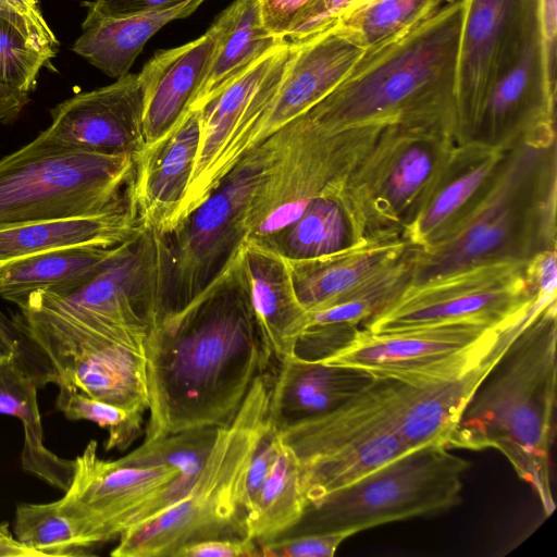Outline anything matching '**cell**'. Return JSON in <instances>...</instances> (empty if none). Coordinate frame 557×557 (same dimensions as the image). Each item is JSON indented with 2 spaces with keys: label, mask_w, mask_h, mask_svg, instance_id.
Segmentation results:
<instances>
[{
  "label": "cell",
  "mask_w": 557,
  "mask_h": 557,
  "mask_svg": "<svg viewBox=\"0 0 557 557\" xmlns=\"http://www.w3.org/2000/svg\"><path fill=\"white\" fill-rule=\"evenodd\" d=\"M270 385L258 374L230 423L220 426L194 484L178 502L120 537L113 557H175L191 544L245 537L249 462L270 429Z\"/></svg>",
  "instance_id": "5b68a950"
},
{
  "label": "cell",
  "mask_w": 557,
  "mask_h": 557,
  "mask_svg": "<svg viewBox=\"0 0 557 557\" xmlns=\"http://www.w3.org/2000/svg\"><path fill=\"white\" fill-rule=\"evenodd\" d=\"M278 363L268 407L269 424L276 432L336 409L374 379L361 369L327 364L297 354Z\"/></svg>",
  "instance_id": "d4e9b609"
},
{
  "label": "cell",
  "mask_w": 557,
  "mask_h": 557,
  "mask_svg": "<svg viewBox=\"0 0 557 557\" xmlns=\"http://www.w3.org/2000/svg\"><path fill=\"white\" fill-rule=\"evenodd\" d=\"M556 297L541 305L466 405L446 447L495 448L539 496L546 516L552 488L557 392Z\"/></svg>",
  "instance_id": "3957f363"
},
{
  "label": "cell",
  "mask_w": 557,
  "mask_h": 557,
  "mask_svg": "<svg viewBox=\"0 0 557 557\" xmlns=\"http://www.w3.org/2000/svg\"><path fill=\"white\" fill-rule=\"evenodd\" d=\"M528 263L494 261L409 284L363 329L379 333L458 321L504 325L527 312L542 295L556 292L532 286Z\"/></svg>",
  "instance_id": "7c38bea8"
},
{
  "label": "cell",
  "mask_w": 557,
  "mask_h": 557,
  "mask_svg": "<svg viewBox=\"0 0 557 557\" xmlns=\"http://www.w3.org/2000/svg\"><path fill=\"white\" fill-rule=\"evenodd\" d=\"M14 534L25 545L45 556L90 554L72 520L61 510L59 499L44 504H20L15 509Z\"/></svg>",
  "instance_id": "e575fe53"
},
{
  "label": "cell",
  "mask_w": 557,
  "mask_h": 557,
  "mask_svg": "<svg viewBox=\"0 0 557 557\" xmlns=\"http://www.w3.org/2000/svg\"><path fill=\"white\" fill-rule=\"evenodd\" d=\"M505 350L457 377L407 382L374 376L372 386L410 449L433 443L446 447L469 399Z\"/></svg>",
  "instance_id": "d6986e66"
},
{
  "label": "cell",
  "mask_w": 557,
  "mask_h": 557,
  "mask_svg": "<svg viewBox=\"0 0 557 557\" xmlns=\"http://www.w3.org/2000/svg\"><path fill=\"white\" fill-rule=\"evenodd\" d=\"M133 206L98 215L33 222L0 230V269L38 253L76 246L111 247L143 228Z\"/></svg>",
  "instance_id": "f1b7e54d"
},
{
  "label": "cell",
  "mask_w": 557,
  "mask_h": 557,
  "mask_svg": "<svg viewBox=\"0 0 557 557\" xmlns=\"http://www.w3.org/2000/svg\"><path fill=\"white\" fill-rule=\"evenodd\" d=\"M307 506L298 461L282 443L270 474L246 511L247 536L257 543L280 536L301 520Z\"/></svg>",
  "instance_id": "4dcf8cb0"
},
{
  "label": "cell",
  "mask_w": 557,
  "mask_h": 557,
  "mask_svg": "<svg viewBox=\"0 0 557 557\" xmlns=\"http://www.w3.org/2000/svg\"><path fill=\"white\" fill-rule=\"evenodd\" d=\"M0 557H44V555L14 536L9 523L4 521L0 523Z\"/></svg>",
  "instance_id": "c3c4849f"
},
{
  "label": "cell",
  "mask_w": 557,
  "mask_h": 557,
  "mask_svg": "<svg viewBox=\"0 0 557 557\" xmlns=\"http://www.w3.org/2000/svg\"><path fill=\"white\" fill-rule=\"evenodd\" d=\"M539 0H466L456 69V141L472 140L485 99L539 27Z\"/></svg>",
  "instance_id": "5bb4252c"
},
{
  "label": "cell",
  "mask_w": 557,
  "mask_h": 557,
  "mask_svg": "<svg viewBox=\"0 0 557 557\" xmlns=\"http://www.w3.org/2000/svg\"><path fill=\"white\" fill-rule=\"evenodd\" d=\"M41 53L10 20L0 14V84L29 96L37 86L39 72L51 66Z\"/></svg>",
  "instance_id": "74e56055"
},
{
  "label": "cell",
  "mask_w": 557,
  "mask_h": 557,
  "mask_svg": "<svg viewBox=\"0 0 557 557\" xmlns=\"http://www.w3.org/2000/svg\"><path fill=\"white\" fill-rule=\"evenodd\" d=\"M465 10L466 0L440 1L367 46L342 81L292 123L323 132L443 126L455 134Z\"/></svg>",
  "instance_id": "7a4b0ae2"
},
{
  "label": "cell",
  "mask_w": 557,
  "mask_h": 557,
  "mask_svg": "<svg viewBox=\"0 0 557 557\" xmlns=\"http://www.w3.org/2000/svg\"><path fill=\"white\" fill-rule=\"evenodd\" d=\"M528 317L499 326L458 321L379 333L357 329L318 360L407 382L453 379L505 350Z\"/></svg>",
  "instance_id": "8fae6325"
},
{
  "label": "cell",
  "mask_w": 557,
  "mask_h": 557,
  "mask_svg": "<svg viewBox=\"0 0 557 557\" xmlns=\"http://www.w3.org/2000/svg\"><path fill=\"white\" fill-rule=\"evenodd\" d=\"M206 0H188L162 12L82 24L72 50L110 77L127 73L147 41L168 23L193 14Z\"/></svg>",
  "instance_id": "f546056e"
},
{
  "label": "cell",
  "mask_w": 557,
  "mask_h": 557,
  "mask_svg": "<svg viewBox=\"0 0 557 557\" xmlns=\"http://www.w3.org/2000/svg\"><path fill=\"white\" fill-rule=\"evenodd\" d=\"M26 357L14 354L0 361V413L15 417L22 423V468L65 492L72 480L74 459L59 457L44 443L37 388L49 383V379L42 372L28 367Z\"/></svg>",
  "instance_id": "83f0119b"
},
{
  "label": "cell",
  "mask_w": 557,
  "mask_h": 557,
  "mask_svg": "<svg viewBox=\"0 0 557 557\" xmlns=\"http://www.w3.org/2000/svg\"><path fill=\"white\" fill-rule=\"evenodd\" d=\"M0 14L13 22L28 40L50 60L59 41L45 20L38 0H0Z\"/></svg>",
  "instance_id": "ab89813d"
},
{
  "label": "cell",
  "mask_w": 557,
  "mask_h": 557,
  "mask_svg": "<svg viewBox=\"0 0 557 557\" xmlns=\"http://www.w3.org/2000/svg\"><path fill=\"white\" fill-rule=\"evenodd\" d=\"M441 444L412 448L352 483L308 505L294 533L348 536L388 522L457 505L470 463ZM288 532V531H287Z\"/></svg>",
  "instance_id": "ba28073f"
},
{
  "label": "cell",
  "mask_w": 557,
  "mask_h": 557,
  "mask_svg": "<svg viewBox=\"0 0 557 557\" xmlns=\"http://www.w3.org/2000/svg\"><path fill=\"white\" fill-rule=\"evenodd\" d=\"M230 7V21L218 45L208 76L190 110L200 109L240 70L285 39L271 35L264 28L259 0H234Z\"/></svg>",
  "instance_id": "1f68e13d"
},
{
  "label": "cell",
  "mask_w": 557,
  "mask_h": 557,
  "mask_svg": "<svg viewBox=\"0 0 557 557\" xmlns=\"http://www.w3.org/2000/svg\"><path fill=\"white\" fill-rule=\"evenodd\" d=\"M264 174L261 162L238 164L174 230L177 239L170 262L172 301L164 314L185 307L208 286L215 265L243 231Z\"/></svg>",
  "instance_id": "9a60e30c"
},
{
  "label": "cell",
  "mask_w": 557,
  "mask_h": 557,
  "mask_svg": "<svg viewBox=\"0 0 557 557\" xmlns=\"http://www.w3.org/2000/svg\"><path fill=\"white\" fill-rule=\"evenodd\" d=\"M297 47L298 41L281 40L240 70L199 109L200 145L186 196L205 176L220 150L235 140L258 115Z\"/></svg>",
  "instance_id": "44dd1931"
},
{
  "label": "cell",
  "mask_w": 557,
  "mask_h": 557,
  "mask_svg": "<svg viewBox=\"0 0 557 557\" xmlns=\"http://www.w3.org/2000/svg\"><path fill=\"white\" fill-rule=\"evenodd\" d=\"M555 103L556 87L546 74L537 27L517 62L491 88L471 141L507 146L554 125Z\"/></svg>",
  "instance_id": "ffe728a7"
},
{
  "label": "cell",
  "mask_w": 557,
  "mask_h": 557,
  "mask_svg": "<svg viewBox=\"0 0 557 557\" xmlns=\"http://www.w3.org/2000/svg\"><path fill=\"white\" fill-rule=\"evenodd\" d=\"M443 0H373L348 10L339 22L370 46L408 25Z\"/></svg>",
  "instance_id": "8d00e7d4"
},
{
  "label": "cell",
  "mask_w": 557,
  "mask_h": 557,
  "mask_svg": "<svg viewBox=\"0 0 557 557\" xmlns=\"http://www.w3.org/2000/svg\"><path fill=\"white\" fill-rule=\"evenodd\" d=\"M412 247L400 236L377 237L361 239L329 256L287 260L297 297L311 312L397 262Z\"/></svg>",
  "instance_id": "484cf974"
},
{
  "label": "cell",
  "mask_w": 557,
  "mask_h": 557,
  "mask_svg": "<svg viewBox=\"0 0 557 557\" xmlns=\"http://www.w3.org/2000/svg\"><path fill=\"white\" fill-rule=\"evenodd\" d=\"M136 163L128 153L34 139L0 159V230L131 207Z\"/></svg>",
  "instance_id": "8992f818"
},
{
  "label": "cell",
  "mask_w": 557,
  "mask_h": 557,
  "mask_svg": "<svg viewBox=\"0 0 557 557\" xmlns=\"http://www.w3.org/2000/svg\"><path fill=\"white\" fill-rule=\"evenodd\" d=\"M284 235V248L280 251L295 260L329 256L357 243L343 203L330 191L312 198Z\"/></svg>",
  "instance_id": "836d02e7"
},
{
  "label": "cell",
  "mask_w": 557,
  "mask_h": 557,
  "mask_svg": "<svg viewBox=\"0 0 557 557\" xmlns=\"http://www.w3.org/2000/svg\"><path fill=\"white\" fill-rule=\"evenodd\" d=\"M537 18L546 74L556 87L557 0H539Z\"/></svg>",
  "instance_id": "bcb514c9"
},
{
  "label": "cell",
  "mask_w": 557,
  "mask_h": 557,
  "mask_svg": "<svg viewBox=\"0 0 557 557\" xmlns=\"http://www.w3.org/2000/svg\"><path fill=\"white\" fill-rule=\"evenodd\" d=\"M230 17L228 5L203 35L157 51L139 72L145 88L144 152L166 137L190 111Z\"/></svg>",
  "instance_id": "e0dca14e"
},
{
  "label": "cell",
  "mask_w": 557,
  "mask_h": 557,
  "mask_svg": "<svg viewBox=\"0 0 557 557\" xmlns=\"http://www.w3.org/2000/svg\"><path fill=\"white\" fill-rule=\"evenodd\" d=\"M140 232L111 247H66L13 261L0 269V298L18 307L36 292L71 295L124 255Z\"/></svg>",
  "instance_id": "4316f807"
},
{
  "label": "cell",
  "mask_w": 557,
  "mask_h": 557,
  "mask_svg": "<svg viewBox=\"0 0 557 557\" xmlns=\"http://www.w3.org/2000/svg\"><path fill=\"white\" fill-rule=\"evenodd\" d=\"M205 461L176 466L136 448L119 459L106 460L98 455L97 441L91 440L74 459L72 480L59 499L60 507L91 550L178 502Z\"/></svg>",
  "instance_id": "9c48e42d"
},
{
  "label": "cell",
  "mask_w": 557,
  "mask_h": 557,
  "mask_svg": "<svg viewBox=\"0 0 557 557\" xmlns=\"http://www.w3.org/2000/svg\"><path fill=\"white\" fill-rule=\"evenodd\" d=\"M555 125L507 146L494 178L440 240L416 249L412 280H430L494 261H530L556 249Z\"/></svg>",
  "instance_id": "277c9868"
},
{
  "label": "cell",
  "mask_w": 557,
  "mask_h": 557,
  "mask_svg": "<svg viewBox=\"0 0 557 557\" xmlns=\"http://www.w3.org/2000/svg\"><path fill=\"white\" fill-rule=\"evenodd\" d=\"M49 369L54 384L144 414L149 408L145 357L113 343L74 345L59 351Z\"/></svg>",
  "instance_id": "cb8c5ba5"
},
{
  "label": "cell",
  "mask_w": 557,
  "mask_h": 557,
  "mask_svg": "<svg viewBox=\"0 0 557 557\" xmlns=\"http://www.w3.org/2000/svg\"><path fill=\"white\" fill-rule=\"evenodd\" d=\"M295 455L308 505L410 450L372 382L336 409L278 432Z\"/></svg>",
  "instance_id": "30bf717a"
},
{
  "label": "cell",
  "mask_w": 557,
  "mask_h": 557,
  "mask_svg": "<svg viewBox=\"0 0 557 557\" xmlns=\"http://www.w3.org/2000/svg\"><path fill=\"white\" fill-rule=\"evenodd\" d=\"M218 283L165 313L147 336L144 443L232 421L271 357L231 259Z\"/></svg>",
  "instance_id": "6da1fadb"
},
{
  "label": "cell",
  "mask_w": 557,
  "mask_h": 557,
  "mask_svg": "<svg viewBox=\"0 0 557 557\" xmlns=\"http://www.w3.org/2000/svg\"><path fill=\"white\" fill-rule=\"evenodd\" d=\"M507 146L457 144L401 237L418 249L444 237L483 195L502 164Z\"/></svg>",
  "instance_id": "603a6c76"
},
{
  "label": "cell",
  "mask_w": 557,
  "mask_h": 557,
  "mask_svg": "<svg viewBox=\"0 0 557 557\" xmlns=\"http://www.w3.org/2000/svg\"><path fill=\"white\" fill-rule=\"evenodd\" d=\"M278 432L271 426L259 442L249 462L246 476L245 510L250 507L256 495L270 474L281 449Z\"/></svg>",
  "instance_id": "7bdbcfd3"
},
{
  "label": "cell",
  "mask_w": 557,
  "mask_h": 557,
  "mask_svg": "<svg viewBox=\"0 0 557 557\" xmlns=\"http://www.w3.org/2000/svg\"><path fill=\"white\" fill-rule=\"evenodd\" d=\"M234 265L269 356L281 362L296 354L308 311L297 297L287 258L274 245L246 237Z\"/></svg>",
  "instance_id": "ac0fdd59"
},
{
  "label": "cell",
  "mask_w": 557,
  "mask_h": 557,
  "mask_svg": "<svg viewBox=\"0 0 557 557\" xmlns=\"http://www.w3.org/2000/svg\"><path fill=\"white\" fill-rule=\"evenodd\" d=\"M322 0H259L264 28L277 38H288Z\"/></svg>",
  "instance_id": "60d3db41"
},
{
  "label": "cell",
  "mask_w": 557,
  "mask_h": 557,
  "mask_svg": "<svg viewBox=\"0 0 557 557\" xmlns=\"http://www.w3.org/2000/svg\"><path fill=\"white\" fill-rule=\"evenodd\" d=\"M359 37L339 21L298 47L273 92L249 126L225 147L191 191L203 201L257 144L276 135L327 95L364 51Z\"/></svg>",
  "instance_id": "4fadbf2b"
},
{
  "label": "cell",
  "mask_w": 557,
  "mask_h": 557,
  "mask_svg": "<svg viewBox=\"0 0 557 557\" xmlns=\"http://www.w3.org/2000/svg\"><path fill=\"white\" fill-rule=\"evenodd\" d=\"M370 1H373V0H359V1H357V2H356V3H355L350 9L356 8V7H358V5H361V4H363V3L370 2ZM350 9H349V10H350ZM347 11H348V10H347ZM347 11H346V12H347ZM346 12H345V13H346ZM343 15H344V14H343Z\"/></svg>",
  "instance_id": "816d5d0a"
},
{
  "label": "cell",
  "mask_w": 557,
  "mask_h": 557,
  "mask_svg": "<svg viewBox=\"0 0 557 557\" xmlns=\"http://www.w3.org/2000/svg\"><path fill=\"white\" fill-rule=\"evenodd\" d=\"M0 343L15 354H22L25 349L26 339L16 327L13 320L9 319L0 310Z\"/></svg>",
  "instance_id": "681fc988"
},
{
  "label": "cell",
  "mask_w": 557,
  "mask_h": 557,
  "mask_svg": "<svg viewBox=\"0 0 557 557\" xmlns=\"http://www.w3.org/2000/svg\"><path fill=\"white\" fill-rule=\"evenodd\" d=\"M28 100L29 96L0 84V123L9 124L16 120Z\"/></svg>",
  "instance_id": "7dc6e473"
},
{
  "label": "cell",
  "mask_w": 557,
  "mask_h": 557,
  "mask_svg": "<svg viewBox=\"0 0 557 557\" xmlns=\"http://www.w3.org/2000/svg\"><path fill=\"white\" fill-rule=\"evenodd\" d=\"M416 247L397 262L344 293L326 307L308 312V327L363 324L393 304L411 283Z\"/></svg>",
  "instance_id": "d6a6232c"
},
{
  "label": "cell",
  "mask_w": 557,
  "mask_h": 557,
  "mask_svg": "<svg viewBox=\"0 0 557 557\" xmlns=\"http://www.w3.org/2000/svg\"><path fill=\"white\" fill-rule=\"evenodd\" d=\"M188 0H92L83 4L87 13L83 24L103 18H119L145 13L162 12Z\"/></svg>",
  "instance_id": "b9f144b4"
},
{
  "label": "cell",
  "mask_w": 557,
  "mask_h": 557,
  "mask_svg": "<svg viewBox=\"0 0 557 557\" xmlns=\"http://www.w3.org/2000/svg\"><path fill=\"white\" fill-rule=\"evenodd\" d=\"M145 88L139 73H127L110 85L76 94L50 111L40 143L107 153L145 150Z\"/></svg>",
  "instance_id": "2e32d148"
},
{
  "label": "cell",
  "mask_w": 557,
  "mask_h": 557,
  "mask_svg": "<svg viewBox=\"0 0 557 557\" xmlns=\"http://www.w3.org/2000/svg\"><path fill=\"white\" fill-rule=\"evenodd\" d=\"M57 408L70 420H85L108 431L104 450L127 449L143 433V416L95 399L66 384H58Z\"/></svg>",
  "instance_id": "d590c367"
},
{
  "label": "cell",
  "mask_w": 557,
  "mask_h": 557,
  "mask_svg": "<svg viewBox=\"0 0 557 557\" xmlns=\"http://www.w3.org/2000/svg\"><path fill=\"white\" fill-rule=\"evenodd\" d=\"M261 556L258 543L248 537L216 539L191 544L175 557H257Z\"/></svg>",
  "instance_id": "ee69618b"
},
{
  "label": "cell",
  "mask_w": 557,
  "mask_h": 557,
  "mask_svg": "<svg viewBox=\"0 0 557 557\" xmlns=\"http://www.w3.org/2000/svg\"><path fill=\"white\" fill-rule=\"evenodd\" d=\"M456 145L448 127L384 129L329 189L343 203L356 240L401 237Z\"/></svg>",
  "instance_id": "52a82bcc"
},
{
  "label": "cell",
  "mask_w": 557,
  "mask_h": 557,
  "mask_svg": "<svg viewBox=\"0 0 557 557\" xmlns=\"http://www.w3.org/2000/svg\"><path fill=\"white\" fill-rule=\"evenodd\" d=\"M200 137V110H190L166 137L137 160L132 200L143 228L162 236L174 231L195 169Z\"/></svg>",
  "instance_id": "7402d4cb"
},
{
  "label": "cell",
  "mask_w": 557,
  "mask_h": 557,
  "mask_svg": "<svg viewBox=\"0 0 557 557\" xmlns=\"http://www.w3.org/2000/svg\"><path fill=\"white\" fill-rule=\"evenodd\" d=\"M15 352L5 347L2 343H0V361L14 355Z\"/></svg>",
  "instance_id": "f907efd6"
},
{
  "label": "cell",
  "mask_w": 557,
  "mask_h": 557,
  "mask_svg": "<svg viewBox=\"0 0 557 557\" xmlns=\"http://www.w3.org/2000/svg\"><path fill=\"white\" fill-rule=\"evenodd\" d=\"M357 1L359 0H322L287 39L300 41L333 27Z\"/></svg>",
  "instance_id": "f6af8a7d"
},
{
  "label": "cell",
  "mask_w": 557,
  "mask_h": 557,
  "mask_svg": "<svg viewBox=\"0 0 557 557\" xmlns=\"http://www.w3.org/2000/svg\"><path fill=\"white\" fill-rule=\"evenodd\" d=\"M347 537L344 533H284L258 545L263 557H331Z\"/></svg>",
  "instance_id": "f35d334b"
}]
</instances>
